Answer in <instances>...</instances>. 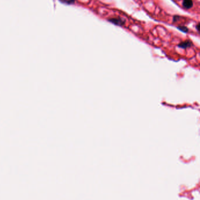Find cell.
<instances>
[{"label": "cell", "mask_w": 200, "mask_h": 200, "mask_svg": "<svg viewBox=\"0 0 200 200\" xmlns=\"http://www.w3.org/2000/svg\"><path fill=\"white\" fill-rule=\"evenodd\" d=\"M108 21L113 24L117 26H123L125 24V21L123 19H122L121 18H112L108 20Z\"/></svg>", "instance_id": "cell-1"}, {"label": "cell", "mask_w": 200, "mask_h": 200, "mask_svg": "<svg viewBox=\"0 0 200 200\" xmlns=\"http://www.w3.org/2000/svg\"><path fill=\"white\" fill-rule=\"evenodd\" d=\"M192 45V42L189 41V40H186L185 41H183L182 42H181L179 45L178 46L182 49H187L188 48H190L191 46Z\"/></svg>", "instance_id": "cell-2"}, {"label": "cell", "mask_w": 200, "mask_h": 200, "mask_svg": "<svg viewBox=\"0 0 200 200\" xmlns=\"http://www.w3.org/2000/svg\"><path fill=\"white\" fill-rule=\"evenodd\" d=\"M182 6L185 9H190L193 6L192 0H182Z\"/></svg>", "instance_id": "cell-3"}, {"label": "cell", "mask_w": 200, "mask_h": 200, "mask_svg": "<svg viewBox=\"0 0 200 200\" xmlns=\"http://www.w3.org/2000/svg\"><path fill=\"white\" fill-rule=\"evenodd\" d=\"M177 28L184 33H187L188 32V29L186 27H184V26H180V27H178Z\"/></svg>", "instance_id": "cell-4"}, {"label": "cell", "mask_w": 200, "mask_h": 200, "mask_svg": "<svg viewBox=\"0 0 200 200\" xmlns=\"http://www.w3.org/2000/svg\"><path fill=\"white\" fill-rule=\"evenodd\" d=\"M61 1L67 4H72L74 3L75 0H61Z\"/></svg>", "instance_id": "cell-5"}, {"label": "cell", "mask_w": 200, "mask_h": 200, "mask_svg": "<svg viewBox=\"0 0 200 200\" xmlns=\"http://www.w3.org/2000/svg\"><path fill=\"white\" fill-rule=\"evenodd\" d=\"M199 24L198 23L196 25V30L198 31H199Z\"/></svg>", "instance_id": "cell-6"}]
</instances>
